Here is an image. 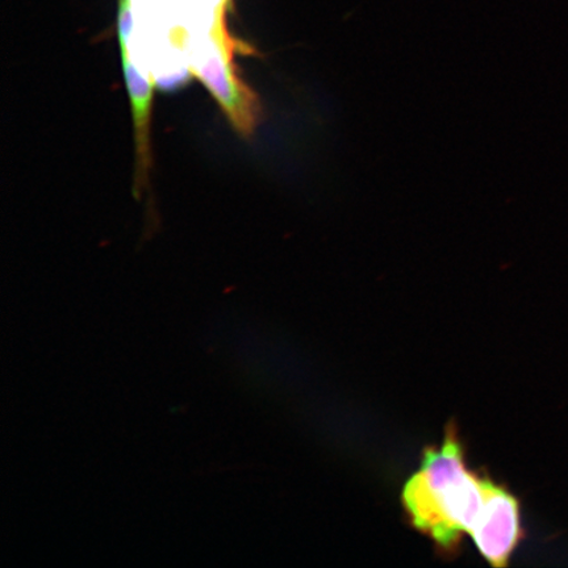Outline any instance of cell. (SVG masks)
I'll return each mask as SVG.
<instances>
[{
	"label": "cell",
	"mask_w": 568,
	"mask_h": 568,
	"mask_svg": "<svg viewBox=\"0 0 568 568\" xmlns=\"http://www.w3.org/2000/svg\"><path fill=\"white\" fill-rule=\"evenodd\" d=\"M487 477L467 467L456 426L446 430L443 446L424 450L422 465L404 485L402 503L412 525L439 548H458L485 509Z\"/></svg>",
	"instance_id": "1"
},
{
	"label": "cell",
	"mask_w": 568,
	"mask_h": 568,
	"mask_svg": "<svg viewBox=\"0 0 568 568\" xmlns=\"http://www.w3.org/2000/svg\"><path fill=\"white\" fill-rule=\"evenodd\" d=\"M231 0L220 2L207 34L190 54L191 74L202 82L241 138H252L261 119L258 97L241 78L234 55L252 54L253 48L233 38L226 27Z\"/></svg>",
	"instance_id": "2"
},
{
	"label": "cell",
	"mask_w": 568,
	"mask_h": 568,
	"mask_svg": "<svg viewBox=\"0 0 568 568\" xmlns=\"http://www.w3.org/2000/svg\"><path fill=\"white\" fill-rule=\"evenodd\" d=\"M470 537L489 565L508 566L525 538L520 499L506 486L488 479L485 509Z\"/></svg>",
	"instance_id": "3"
},
{
	"label": "cell",
	"mask_w": 568,
	"mask_h": 568,
	"mask_svg": "<svg viewBox=\"0 0 568 568\" xmlns=\"http://www.w3.org/2000/svg\"><path fill=\"white\" fill-rule=\"evenodd\" d=\"M125 88L130 97L131 111L136 140V176H134V193L140 195L149 180L152 165L151 154V122L153 110L154 83L141 75L134 67L130 45H120Z\"/></svg>",
	"instance_id": "4"
}]
</instances>
